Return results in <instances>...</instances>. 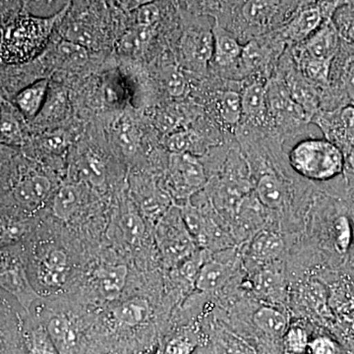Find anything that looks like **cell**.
<instances>
[{"label":"cell","mask_w":354,"mask_h":354,"mask_svg":"<svg viewBox=\"0 0 354 354\" xmlns=\"http://www.w3.org/2000/svg\"><path fill=\"white\" fill-rule=\"evenodd\" d=\"M32 230V221L21 212L0 206V248L24 242Z\"/></svg>","instance_id":"8fae6325"},{"label":"cell","mask_w":354,"mask_h":354,"mask_svg":"<svg viewBox=\"0 0 354 354\" xmlns=\"http://www.w3.org/2000/svg\"><path fill=\"white\" fill-rule=\"evenodd\" d=\"M28 267L32 285L46 290L62 288L70 274L68 255L57 246L35 247L32 256L28 254Z\"/></svg>","instance_id":"ba28073f"},{"label":"cell","mask_w":354,"mask_h":354,"mask_svg":"<svg viewBox=\"0 0 354 354\" xmlns=\"http://www.w3.org/2000/svg\"><path fill=\"white\" fill-rule=\"evenodd\" d=\"M302 66L306 76L315 82L326 83L329 79L330 62L328 60L306 57Z\"/></svg>","instance_id":"836d02e7"},{"label":"cell","mask_w":354,"mask_h":354,"mask_svg":"<svg viewBox=\"0 0 354 354\" xmlns=\"http://www.w3.org/2000/svg\"><path fill=\"white\" fill-rule=\"evenodd\" d=\"M306 354H349V353L342 342L330 330H325L324 328L316 326L310 337Z\"/></svg>","instance_id":"d4e9b609"},{"label":"cell","mask_w":354,"mask_h":354,"mask_svg":"<svg viewBox=\"0 0 354 354\" xmlns=\"http://www.w3.org/2000/svg\"><path fill=\"white\" fill-rule=\"evenodd\" d=\"M206 167L196 156L191 153H171L169 162L167 185L172 197L180 205L204 189L208 183Z\"/></svg>","instance_id":"52a82bcc"},{"label":"cell","mask_w":354,"mask_h":354,"mask_svg":"<svg viewBox=\"0 0 354 354\" xmlns=\"http://www.w3.org/2000/svg\"><path fill=\"white\" fill-rule=\"evenodd\" d=\"M25 139L24 116L0 97V141L17 146L22 145Z\"/></svg>","instance_id":"e0dca14e"},{"label":"cell","mask_w":354,"mask_h":354,"mask_svg":"<svg viewBox=\"0 0 354 354\" xmlns=\"http://www.w3.org/2000/svg\"><path fill=\"white\" fill-rule=\"evenodd\" d=\"M0 290L14 298L28 314L41 298L30 278L24 242L0 248Z\"/></svg>","instance_id":"3957f363"},{"label":"cell","mask_w":354,"mask_h":354,"mask_svg":"<svg viewBox=\"0 0 354 354\" xmlns=\"http://www.w3.org/2000/svg\"><path fill=\"white\" fill-rule=\"evenodd\" d=\"M329 122L334 127L326 128L324 131L334 132L333 136L335 139L354 147V106L342 109Z\"/></svg>","instance_id":"83f0119b"},{"label":"cell","mask_w":354,"mask_h":354,"mask_svg":"<svg viewBox=\"0 0 354 354\" xmlns=\"http://www.w3.org/2000/svg\"><path fill=\"white\" fill-rule=\"evenodd\" d=\"M80 205V194L75 186L64 185L58 189L53 202V212L60 220L68 221Z\"/></svg>","instance_id":"4316f807"},{"label":"cell","mask_w":354,"mask_h":354,"mask_svg":"<svg viewBox=\"0 0 354 354\" xmlns=\"http://www.w3.org/2000/svg\"><path fill=\"white\" fill-rule=\"evenodd\" d=\"M128 270L125 265H102L95 272L94 283L104 299H116L127 285Z\"/></svg>","instance_id":"5bb4252c"},{"label":"cell","mask_w":354,"mask_h":354,"mask_svg":"<svg viewBox=\"0 0 354 354\" xmlns=\"http://www.w3.org/2000/svg\"><path fill=\"white\" fill-rule=\"evenodd\" d=\"M199 344V337L193 330H183L169 337L162 354H192Z\"/></svg>","instance_id":"1f68e13d"},{"label":"cell","mask_w":354,"mask_h":354,"mask_svg":"<svg viewBox=\"0 0 354 354\" xmlns=\"http://www.w3.org/2000/svg\"><path fill=\"white\" fill-rule=\"evenodd\" d=\"M155 34V28L146 26L135 25L128 30L118 39V53L124 55H135L142 53L147 44L150 43Z\"/></svg>","instance_id":"603a6c76"},{"label":"cell","mask_w":354,"mask_h":354,"mask_svg":"<svg viewBox=\"0 0 354 354\" xmlns=\"http://www.w3.org/2000/svg\"><path fill=\"white\" fill-rule=\"evenodd\" d=\"M212 32L214 36V62L221 67L234 64L241 57L243 46L218 22Z\"/></svg>","instance_id":"d6986e66"},{"label":"cell","mask_w":354,"mask_h":354,"mask_svg":"<svg viewBox=\"0 0 354 354\" xmlns=\"http://www.w3.org/2000/svg\"><path fill=\"white\" fill-rule=\"evenodd\" d=\"M116 230L123 244L131 248L141 246L145 241L147 227L138 212L127 209L116 220Z\"/></svg>","instance_id":"44dd1931"},{"label":"cell","mask_w":354,"mask_h":354,"mask_svg":"<svg viewBox=\"0 0 354 354\" xmlns=\"http://www.w3.org/2000/svg\"><path fill=\"white\" fill-rule=\"evenodd\" d=\"M44 327L59 354L75 353L79 346L78 330L69 317L64 314L51 316Z\"/></svg>","instance_id":"4fadbf2b"},{"label":"cell","mask_w":354,"mask_h":354,"mask_svg":"<svg viewBox=\"0 0 354 354\" xmlns=\"http://www.w3.org/2000/svg\"><path fill=\"white\" fill-rule=\"evenodd\" d=\"M69 7L66 4L48 17L19 12L4 21L0 27V64H24L38 57Z\"/></svg>","instance_id":"6da1fadb"},{"label":"cell","mask_w":354,"mask_h":354,"mask_svg":"<svg viewBox=\"0 0 354 354\" xmlns=\"http://www.w3.org/2000/svg\"><path fill=\"white\" fill-rule=\"evenodd\" d=\"M164 84L167 92L174 97H181L186 90V80L180 70L167 67L164 72Z\"/></svg>","instance_id":"e575fe53"},{"label":"cell","mask_w":354,"mask_h":354,"mask_svg":"<svg viewBox=\"0 0 354 354\" xmlns=\"http://www.w3.org/2000/svg\"><path fill=\"white\" fill-rule=\"evenodd\" d=\"M243 286L256 299L288 309L290 277L286 260L262 266L246 272Z\"/></svg>","instance_id":"5b68a950"},{"label":"cell","mask_w":354,"mask_h":354,"mask_svg":"<svg viewBox=\"0 0 354 354\" xmlns=\"http://www.w3.org/2000/svg\"><path fill=\"white\" fill-rule=\"evenodd\" d=\"M160 17V8L153 2L137 7L136 13H135L136 24L146 26V27L156 28Z\"/></svg>","instance_id":"d590c367"},{"label":"cell","mask_w":354,"mask_h":354,"mask_svg":"<svg viewBox=\"0 0 354 354\" xmlns=\"http://www.w3.org/2000/svg\"><path fill=\"white\" fill-rule=\"evenodd\" d=\"M165 145L171 153H187L197 157L204 151L201 146V139L194 133L189 131L172 133L167 139Z\"/></svg>","instance_id":"f1b7e54d"},{"label":"cell","mask_w":354,"mask_h":354,"mask_svg":"<svg viewBox=\"0 0 354 354\" xmlns=\"http://www.w3.org/2000/svg\"><path fill=\"white\" fill-rule=\"evenodd\" d=\"M320 6L305 8L288 25V32L291 39L309 38L327 20Z\"/></svg>","instance_id":"7402d4cb"},{"label":"cell","mask_w":354,"mask_h":354,"mask_svg":"<svg viewBox=\"0 0 354 354\" xmlns=\"http://www.w3.org/2000/svg\"><path fill=\"white\" fill-rule=\"evenodd\" d=\"M81 176L93 185L99 186L106 179V169L101 158L95 153H88L80 162Z\"/></svg>","instance_id":"d6a6232c"},{"label":"cell","mask_w":354,"mask_h":354,"mask_svg":"<svg viewBox=\"0 0 354 354\" xmlns=\"http://www.w3.org/2000/svg\"><path fill=\"white\" fill-rule=\"evenodd\" d=\"M346 92H348L349 99L354 104V72L349 75L346 80Z\"/></svg>","instance_id":"ab89813d"},{"label":"cell","mask_w":354,"mask_h":354,"mask_svg":"<svg viewBox=\"0 0 354 354\" xmlns=\"http://www.w3.org/2000/svg\"><path fill=\"white\" fill-rule=\"evenodd\" d=\"M288 160L293 171L314 183L333 180L346 169V156L337 144L328 139L298 142L291 149Z\"/></svg>","instance_id":"7a4b0ae2"},{"label":"cell","mask_w":354,"mask_h":354,"mask_svg":"<svg viewBox=\"0 0 354 354\" xmlns=\"http://www.w3.org/2000/svg\"><path fill=\"white\" fill-rule=\"evenodd\" d=\"M152 316V307L142 297L130 298L121 301L113 309V318L123 327H140L148 323Z\"/></svg>","instance_id":"2e32d148"},{"label":"cell","mask_w":354,"mask_h":354,"mask_svg":"<svg viewBox=\"0 0 354 354\" xmlns=\"http://www.w3.org/2000/svg\"><path fill=\"white\" fill-rule=\"evenodd\" d=\"M26 344L28 354H59L43 325L28 329Z\"/></svg>","instance_id":"4dcf8cb0"},{"label":"cell","mask_w":354,"mask_h":354,"mask_svg":"<svg viewBox=\"0 0 354 354\" xmlns=\"http://www.w3.org/2000/svg\"><path fill=\"white\" fill-rule=\"evenodd\" d=\"M316 326L308 320L292 317L281 342L283 354H306L310 337Z\"/></svg>","instance_id":"ffe728a7"},{"label":"cell","mask_w":354,"mask_h":354,"mask_svg":"<svg viewBox=\"0 0 354 354\" xmlns=\"http://www.w3.org/2000/svg\"><path fill=\"white\" fill-rule=\"evenodd\" d=\"M348 167L349 171L354 174V147L349 149L346 156V167Z\"/></svg>","instance_id":"60d3db41"},{"label":"cell","mask_w":354,"mask_h":354,"mask_svg":"<svg viewBox=\"0 0 354 354\" xmlns=\"http://www.w3.org/2000/svg\"><path fill=\"white\" fill-rule=\"evenodd\" d=\"M339 34L334 21L327 19L305 44L307 57L332 62L339 48Z\"/></svg>","instance_id":"7c38bea8"},{"label":"cell","mask_w":354,"mask_h":354,"mask_svg":"<svg viewBox=\"0 0 354 354\" xmlns=\"http://www.w3.org/2000/svg\"><path fill=\"white\" fill-rule=\"evenodd\" d=\"M298 236L288 235L277 228H265L246 243L242 244V265L246 272L256 268L286 260Z\"/></svg>","instance_id":"8992f818"},{"label":"cell","mask_w":354,"mask_h":354,"mask_svg":"<svg viewBox=\"0 0 354 354\" xmlns=\"http://www.w3.org/2000/svg\"><path fill=\"white\" fill-rule=\"evenodd\" d=\"M204 6H214L220 3L223 0H199Z\"/></svg>","instance_id":"b9f144b4"},{"label":"cell","mask_w":354,"mask_h":354,"mask_svg":"<svg viewBox=\"0 0 354 354\" xmlns=\"http://www.w3.org/2000/svg\"><path fill=\"white\" fill-rule=\"evenodd\" d=\"M242 118L255 123H263L269 113L267 87L261 82H253L241 95Z\"/></svg>","instance_id":"ac0fdd59"},{"label":"cell","mask_w":354,"mask_h":354,"mask_svg":"<svg viewBox=\"0 0 354 354\" xmlns=\"http://www.w3.org/2000/svg\"><path fill=\"white\" fill-rule=\"evenodd\" d=\"M58 62L64 67H80L88 59L87 48L68 39H64L57 44Z\"/></svg>","instance_id":"f546056e"},{"label":"cell","mask_w":354,"mask_h":354,"mask_svg":"<svg viewBox=\"0 0 354 354\" xmlns=\"http://www.w3.org/2000/svg\"><path fill=\"white\" fill-rule=\"evenodd\" d=\"M184 57L197 68H205L214 57L213 32L209 30H190L183 36L181 44Z\"/></svg>","instance_id":"30bf717a"},{"label":"cell","mask_w":354,"mask_h":354,"mask_svg":"<svg viewBox=\"0 0 354 354\" xmlns=\"http://www.w3.org/2000/svg\"><path fill=\"white\" fill-rule=\"evenodd\" d=\"M134 2L135 6L137 7L144 6V4L152 3L153 0H132Z\"/></svg>","instance_id":"7bdbcfd3"},{"label":"cell","mask_w":354,"mask_h":354,"mask_svg":"<svg viewBox=\"0 0 354 354\" xmlns=\"http://www.w3.org/2000/svg\"><path fill=\"white\" fill-rule=\"evenodd\" d=\"M131 128L124 127L120 130V134L118 135V142L123 153L127 155H132L136 151V140H135L134 134L132 133Z\"/></svg>","instance_id":"8d00e7d4"},{"label":"cell","mask_w":354,"mask_h":354,"mask_svg":"<svg viewBox=\"0 0 354 354\" xmlns=\"http://www.w3.org/2000/svg\"><path fill=\"white\" fill-rule=\"evenodd\" d=\"M65 142L66 140L64 135L55 134L44 140V145L50 150H62V148H64Z\"/></svg>","instance_id":"f35d334b"},{"label":"cell","mask_w":354,"mask_h":354,"mask_svg":"<svg viewBox=\"0 0 354 354\" xmlns=\"http://www.w3.org/2000/svg\"><path fill=\"white\" fill-rule=\"evenodd\" d=\"M21 0H0V18L4 21L19 13Z\"/></svg>","instance_id":"74e56055"},{"label":"cell","mask_w":354,"mask_h":354,"mask_svg":"<svg viewBox=\"0 0 354 354\" xmlns=\"http://www.w3.org/2000/svg\"><path fill=\"white\" fill-rule=\"evenodd\" d=\"M281 0H247L242 9L244 19L252 25L268 24L278 12Z\"/></svg>","instance_id":"cb8c5ba5"},{"label":"cell","mask_w":354,"mask_h":354,"mask_svg":"<svg viewBox=\"0 0 354 354\" xmlns=\"http://www.w3.org/2000/svg\"><path fill=\"white\" fill-rule=\"evenodd\" d=\"M216 109L221 120L227 127H234L242 118L241 97L234 91H225L218 94Z\"/></svg>","instance_id":"484cf974"},{"label":"cell","mask_w":354,"mask_h":354,"mask_svg":"<svg viewBox=\"0 0 354 354\" xmlns=\"http://www.w3.org/2000/svg\"><path fill=\"white\" fill-rule=\"evenodd\" d=\"M51 183L48 177L39 174H24L11 189L14 204L23 211L38 209L50 196Z\"/></svg>","instance_id":"9c48e42d"},{"label":"cell","mask_w":354,"mask_h":354,"mask_svg":"<svg viewBox=\"0 0 354 354\" xmlns=\"http://www.w3.org/2000/svg\"><path fill=\"white\" fill-rule=\"evenodd\" d=\"M50 83L48 79H41L26 86L14 97L15 108L20 111L26 120L38 118L48 97Z\"/></svg>","instance_id":"9a60e30c"},{"label":"cell","mask_w":354,"mask_h":354,"mask_svg":"<svg viewBox=\"0 0 354 354\" xmlns=\"http://www.w3.org/2000/svg\"><path fill=\"white\" fill-rule=\"evenodd\" d=\"M155 239L167 269L187 259L199 249L188 232L177 205H172L156 223Z\"/></svg>","instance_id":"277c9868"}]
</instances>
